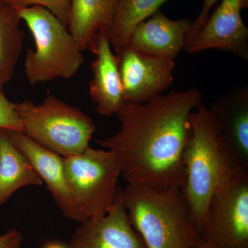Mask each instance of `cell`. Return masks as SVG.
Wrapping results in <instances>:
<instances>
[{
    "label": "cell",
    "instance_id": "cell-1",
    "mask_svg": "<svg viewBox=\"0 0 248 248\" xmlns=\"http://www.w3.org/2000/svg\"><path fill=\"white\" fill-rule=\"evenodd\" d=\"M200 90L161 94L149 102L124 103L116 115L120 130L105 140H96L115 155L121 175L130 184L156 190L182 189L183 155L192 134L191 113L202 105Z\"/></svg>",
    "mask_w": 248,
    "mask_h": 248
},
{
    "label": "cell",
    "instance_id": "cell-2",
    "mask_svg": "<svg viewBox=\"0 0 248 248\" xmlns=\"http://www.w3.org/2000/svg\"><path fill=\"white\" fill-rule=\"evenodd\" d=\"M122 197L129 221L146 248H194L200 240L180 188L159 190L128 184Z\"/></svg>",
    "mask_w": 248,
    "mask_h": 248
},
{
    "label": "cell",
    "instance_id": "cell-3",
    "mask_svg": "<svg viewBox=\"0 0 248 248\" xmlns=\"http://www.w3.org/2000/svg\"><path fill=\"white\" fill-rule=\"evenodd\" d=\"M17 9L35 42V50L27 49L24 62L29 84L33 86L57 78H74L85 60L68 27L42 6Z\"/></svg>",
    "mask_w": 248,
    "mask_h": 248
},
{
    "label": "cell",
    "instance_id": "cell-4",
    "mask_svg": "<svg viewBox=\"0 0 248 248\" xmlns=\"http://www.w3.org/2000/svg\"><path fill=\"white\" fill-rule=\"evenodd\" d=\"M192 134L184 149V182L181 190L199 234L206 221L209 203L226 169L208 109L203 104L191 113Z\"/></svg>",
    "mask_w": 248,
    "mask_h": 248
},
{
    "label": "cell",
    "instance_id": "cell-5",
    "mask_svg": "<svg viewBox=\"0 0 248 248\" xmlns=\"http://www.w3.org/2000/svg\"><path fill=\"white\" fill-rule=\"evenodd\" d=\"M23 133L62 157L81 154L90 147L96 125L79 108L71 107L51 94L41 104L15 103Z\"/></svg>",
    "mask_w": 248,
    "mask_h": 248
},
{
    "label": "cell",
    "instance_id": "cell-6",
    "mask_svg": "<svg viewBox=\"0 0 248 248\" xmlns=\"http://www.w3.org/2000/svg\"><path fill=\"white\" fill-rule=\"evenodd\" d=\"M67 182L80 222L102 218L110 212L120 187L118 160L108 150L91 146L81 154L63 157Z\"/></svg>",
    "mask_w": 248,
    "mask_h": 248
},
{
    "label": "cell",
    "instance_id": "cell-7",
    "mask_svg": "<svg viewBox=\"0 0 248 248\" xmlns=\"http://www.w3.org/2000/svg\"><path fill=\"white\" fill-rule=\"evenodd\" d=\"M226 162V161H225ZM214 248H248V170L226 162L202 236Z\"/></svg>",
    "mask_w": 248,
    "mask_h": 248
},
{
    "label": "cell",
    "instance_id": "cell-8",
    "mask_svg": "<svg viewBox=\"0 0 248 248\" xmlns=\"http://www.w3.org/2000/svg\"><path fill=\"white\" fill-rule=\"evenodd\" d=\"M208 109L223 160L248 170V86L233 88Z\"/></svg>",
    "mask_w": 248,
    "mask_h": 248
},
{
    "label": "cell",
    "instance_id": "cell-9",
    "mask_svg": "<svg viewBox=\"0 0 248 248\" xmlns=\"http://www.w3.org/2000/svg\"><path fill=\"white\" fill-rule=\"evenodd\" d=\"M124 101L143 104L159 95L173 82L175 63L130 45L116 52Z\"/></svg>",
    "mask_w": 248,
    "mask_h": 248
},
{
    "label": "cell",
    "instance_id": "cell-10",
    "mask_svg": "<svg viewBox=\"0 0 248 248\" xmlns=\"http://www.w3.org/2000/svg\"><path fill=\"white\" fill-rule=\"evenodd\" d=\"M248 8V0H221L186 50L197 54L210 49L227 50L248 60V29L241 11Z\"/></svg>",
    "mask_w": 248,
    "mask_h": 248
},
{
    "label": "cell",
    "instance_id": "cell-11",
    "mask_svg": "<svg viewBox=\"0 0 248 248\" xmlns=\"http://www.w3.org/2000/svg\"><path fill=\"white\" fill-rule=\"evenodd\" d=\"M119 188L113 206L107 215L81 222L72 236L69 248H146L129 221Z\"/></svg>",
    "mask_w": 248,
    "mask_h": 248
},
{
    "label": "cell",
    "instance_id": "cell-12",
    "mask_svg": "<svg viewBox=\"0 0 248 248\" xmlns=\"http://www.w3.org/2000/svg\"><path fill=\"white\" fill-rule=\"evenodd\" d=\"M7 132L15 146L27 157L41 180L45 183L63 216L80 222L79 213L67 182L63 157L36 143L22 132Z\"/></svg>",
    "mask_w": 248,
    "mask_h": 248
},
{
    "label": "cell",
    "instance_id": "cell-13",
    "mask_svg": "<svg viewBox=\"0 0 248 248\" xmlns=\"http://www.w3.org/2000/svg\"><path fill=\"white\" fill-rule=\"evenodd\" d=\"M111 48L110 32L105 31L97 32L88 48L96 57L92 63L90 96L97 104L98 113L107 117L116 115L125 103L117 57Z\"/></svg>",
    "mask_w": 248,
    "mask_h": 248
},
{
    "label": "cell",
    "instance_id": "cell-14",
    "mask_svg": "<svg viewBox=\"0 0 248 248\" xmlns=\"http://www.w3.org/2000/svg\"><path fill=\"white\" fill-rule=\"evenodd\" d=\"M192 22L186 18L170 19L159 10L135 28L128 45L155 56L174 61L185 46Z\"/></svg>",
    "mask_w": 248,
    "mask_h": 248
},
{
    "label": "cell",
    "instance_id": "cell-15",
    "mask_svg": "<svg viewBox=\"0 0 248 248\" xmlns=\"http://www.w3.org/2000/svg\"><path fill=\"white\" fill-rule=\"evenodd\" d=\"M118 0H72L68 31L81 50H86L100 31L110 32Z\"/></svg>",
    "mask_w": 248,
    "mask_h": 248
},
{
    "label": "cell",
    "instance_id": "cell-16",
    "mask_svg": "<svg viewBox=\"0 0 248 248\" xmlns=\"http://www.w3.org/2000/svg\"><path fill=\"white\" fill-rule=\"evenodd\" d=\"M42 184L27 157L11 141L7 130L0 128V206L19 189Z\"/></svg>",
    "mask_w": 248,
    "mask_h": 248
},
{
    "label": "cell",
    "instance_id": "cell-17",
    "mask_svg": "<svg viewBox=\"0 0 248 248\" xmlns=\"http://www.w3.org/2000/svg\"><path fill=\"white\" fill-rule=\"evenodd\" d=\"M17 8L0 0V92L14 76L22 53L24 32Z\"/></svg>",
    "mask_w": 248,
    "mask_h": 248
},
{
    "label": "cell",
    "instance_id": "cell-18",
    "mask_svg": "<svg viewBox=\"0 0 248 248\" xmlns=\"http://www.w3.org/2000/svg\"><path fill=\"white\" fill-rule=\"evenodd\" d=\"M170 0H118L110 31L111 46L115 52L128 45L132 32L140 23L159 11Z\"/></svg>",
    "mask_w": 248,
    "mask_h": 248
},
{
    "label": "cell",
    "instance_id": "cell-19",
    "mask_svg": "<svg viewBox=\"0 0 248 248\" xmlns=\"http://www.w3.org/2000/svg\"><path fill=\"white\" fill-rule=\"evenodd\" d=\"M16 8L40 6L48 10L68 27L72 0H6Z\"/></svg>",
    "mask_w": 248,
    "mask_h": 248
},
{
    "label": "cell",
    "instance_id": "cell-20",
    "mask_svg": "<svg viewBox=\"0 0 248 248\" xmlns=\"http://www.w3.org/2000/svg\"><path fill=\"white\" fill-rule=\"evenodd\" d=\"M0 128L22 133L24 131L16 104L10 102L4 92H0Z\"/></svg>",
    "mask_w": 248,
    "mask_h": 248
},
{
    "label": "cell",
    "instance_id": "cell-21",
    "mask_svg": "<svg viewBox=\"0 0 248 248\" xmlns=\"http://www.w3.org/2000/svg\"><path fill=\"white\" fill-rule=\"evenodd\" d=\"M218 1L220 0H203V6H202L200 14H199L197 19L192 22L190 30L189 31L187 38H186L184 49H186V47L190 45V42L195 38V36L202 30V28L205 25L210 17V11Z\"/></svg>",
    "mask_w": 248,
    "mask_h": 248
},
{
    "label": "cell",
    "instance_id": "cell-22",
    "mask_svg": "<svg viewBox=\"0 0 248 248\" xmlns=\"http://www.w3.org/2000/svg\"><path fill=\"white\" fill-rule=\"evenodd\" d=\"M22 236L17 230L11 229L0 235V248H20Z\"/></svg>",
    "mask_w": 248,
    "mask_h": 248
},
{
    "label": "cell",
    "instance_id": "cell-23",
    "mask_svg": "<svg viewBox=\"0 0 248 248\" xmlns=\"http://www.w3.org/2000/svg\"><path fill=\"white\" fill-rule=\"evenodd\" d=\"M194 248H214V247L213 244L208 239H205L203 236H201L200 240Z\"/></svg>",
    "mask_w": 248,
    "mask_h": 248
},
{
    "label": "cell",
    "instance_id": "cell-24",
    "mask_svg": "<svg viewBox=\"0 0 248 248\" xmlns=\"http://www.w3.org/2000/svg\"><path fill=\"white\" fill-rule=\"evenodd\" d=\"M43 248H69L58 242H49Z\"/></svg>",
    "mask_w": 248,
    "mask_h": 248
}]
</instances>
